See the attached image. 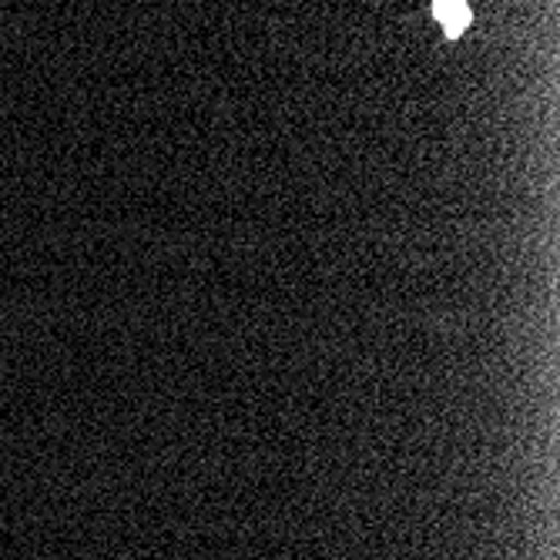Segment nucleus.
<instances>
[{"label":"nucleus","mask_w":560,"mask_h":560,"mask_svg":"<svg viewBox=\"0 0 560 560\" xmlns=\"http://www.w3.org/2000/svg\"><path fill=\"white\" fill-rule=\"evenodd\" d=\"M433 18L443 24L446 37H460L470 27V4L467 0H433Z\"/></svg>","instance_id":"nucleus-1"}]
</instances>
